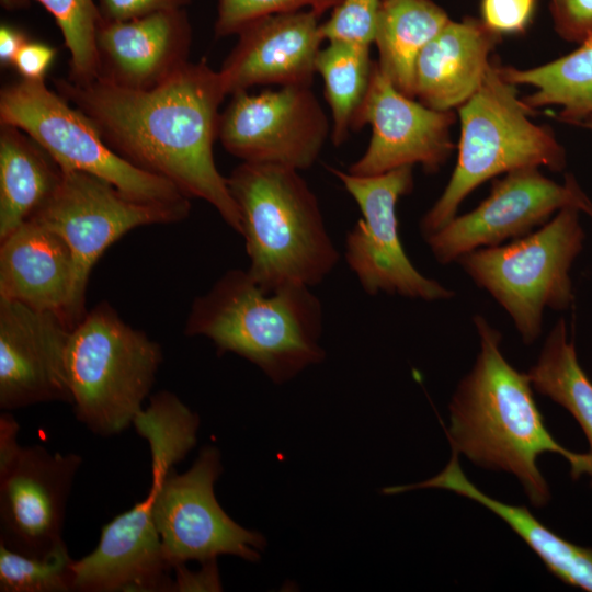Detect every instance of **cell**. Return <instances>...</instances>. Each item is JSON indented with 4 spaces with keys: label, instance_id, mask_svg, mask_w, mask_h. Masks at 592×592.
I'll return each instance as SVG.
<instances>
[{
    "label": "cell",
    "instance_id": "cell-38",
    "mask_svg": "<svg viewBox=\"0 0 592 592\" xmlns=\"http://www.w3.org/2000/svg\"><path fill=\"white\" fill-rule=\"evenodd\" d=\"M581 126L587 127L588 129L592 130V116L583 119L579 123Z\"/></svg>",
    "mask_w": 592,
    "mask_h": 592
},
{
    "label": "cell",
    "instance_id": "cell-33",
    "mask_svg": "<svg viewBox=\"0 0 592 592\" xmlns=\"http://www.w3.org/2000/svg\"><path fill=\"white\" fill-rule=\"evenodd\" d=\"M549 10L562 39L581 44L592 37V0H549Z\"/></svg>",
    "mask_w": 592,
    "mask_h": 592
},
{
    "label": "cell",
    "instance_id": "cell-7",
    "mask_svg": "<svg viewBox=\"0 0 592 592\" xmlns=\"http://www.w3.org/2000/svg\"><path fill=\"white\" fill-rule=\"evenodd\" d=\"M161 362L157 342L98 304L71 330L67 349L76 419L94 434H119L144 409Z\"/></svg>",
    "mask_w": 592,
    "mask_h": 592
},
{
    "label": "cell",
    "instance_id": "cell-6",
    "mask_svg": "<svg viewBox=\"0 0 592 592\" xmlns=\"http://www.w3.org/2000/svg\"><path fill=\"white\" fill-rule=\"evenodd\" d=\"M460 137L455 169L443 193L423 215L428 237L452 220L460 203L480 184L502 173L546 167L561 171L566 153L550 128L534 124L516 86L490 64L479 89L458 107Z\"/></svg>",
    "mask_w": 592,
    "mask_h": 592
},
{
    "label": "cell",
    "instance_id": "cell-34",
    "mask_svg": "<svg viewBox=\"0 0 592 592\" xmlns=\"http://www.w3.org/2000/svg\"><path fill=\"white\" fill-rule=\"evenodd\" d=\"M192 0H95L105 21H125L159 11L185 9Z\"/></svg>",
    "mask_w": 592,
    "mask_h": 592
},
{
    "label": "cell",
    "instance_id": "cell-25",
    "mask_svg": "<svg viewBox=\"0 0 592 592\" xmlns=\"http://www.w3.org/2000/svg\"><path fill=\"white\" fill-rule=\"evenodd\" d=\"M500 70L514 86L535 89L522 99L530 109L560 106L561 119L573 124L592 116V37L548 64L528 69L500 66Z\"/></svg>",
    "mask_w": 592,
    "mask_h": 592
},
{
    "label": "cell",
    "instance_id": "cell-16",
    "mask_svg": "<svg viewBox=\"0 0 592 592\" xmlns=\"http://www.w3.org/2000/svg\"><path fill=\"white\" fill-rule=\"evenodd\" d=\"M71 328L57 315L0 298V408L71 405L67 349Z\"/></svg>",
    "mask_w": 592,
    "mask_h": 592
},
{
    "label": "cell",
    "instance_id": "cell-10",
    "mask_svg": "<svg viewBox=\"0 0 592 592\" xmlns=\"http://www.w3.org/2000/svg\"><path fill=\"white\" fill-rule=\"evenodd\" d=\"M191 206L134 200L110 182L82 171H64L61 180L33 219L60 236L75 265V306L86 315L90 273L104 251L129 230L185 219Z\"/></svg>",
    "mask_w": 592,
    "mask_h": 592
},
{
    "label": "cell",
    "instance_id": "cell-23",
    "mask_svg": "<svg viewBox=\"0 0 592 592\" xmlns=\"http://www.w3.org/2000/svg\"><path fill=\"white\" fill-rule=\"evenodd\" d=\"M62 170L26 133L0 125V240L47 201Z\"/></svg>",
    "mask_w": 592,
    "mask_h": 592
},
{
    "label": "cell",
    "instance_id": "cell-18",
    "mask_svg": "<svg viewBox=\"0 0 592 592\" xmlns=\"http://www.w3.org/2000/svg\"><path fill=\"white\" fill-rule=\"evenodd\" d=\"M319 19L315 12L301 10L247 24L218 70L226 94L257 86L311 87L325 41Z\"/></svg>",
    "mask_w": 592,
    "mask_h": 592
},
{
    "label": "cell",
    "instance_id": "cell-27",
    "mask_svg": "<svg viewBox=\"0 0 592 592\" xmlns=\"http://www.w3.org/2000/svg\"><path fill=\"white\" fill-rule=\"evenodd\" d=\"M371 46L329 41L316 60V70L321 76L325 98L331 111L330 138L335 147L344 144L351 132L357 111L367 93L374 61Z\"/></svg>",
    "mask_w": 592,
    "mask_h": 592
},
{
    "label": "cell",
    "instance_id": "cell-29",
    "mask_svg": "<svg viewBox=\"0 0 592 592\" xmlns=\"http://www.w3.org/2000/svg\"><path fill=\"white\" fill-rule=\"evenodd\" d=\"M72 563L67 545L48 558L38 559L13 551L0 544V591H72Z\"/></svg>",
    "mask_w": 592,
    "mask_h": 592
},
{
    "label": "cell",
    "instance_id": "cell-14",
    "mask_svg": "<svg viewBox=\"0 0 592 592\" xmlns=\"http://www.w3.org/2000/svg\"><path fill=\"white\" fill-rule=\"evenodd\" d=\"M567 206L592 216L591 202L571 175L559 184L538 168L517 169L496 180L475 209L455 216L425 240L435 260L448 264L473 250L522 238Z\"/></svg>",
    "mask_w": 592,
    "mask_h": 592
},
{
    "label": "cell",
    "instance_id": "cell-5",
    "mask_svg": "<svg viewBox=\"0 0 592 592\" xmlns=\"http://www.w3.org/2000/svg\"><path fill=\"white\" fill-rule=\"evenodd\" d=\"M299 172L241 162L227 177L241 218L247 271L266 292L288 284L312 287L340 259L318 198Z\"/></svg>",
    "mask_w": 592,
    "mask_h": 592
},
{
    "label": "cell",
    "instance_id": "cell-17",
    "mask_svg": "<svg viewBox=\"0 0 592 592\" xmlns=\"http://www.w3.org/2000/svg\"><path fill=\"white\" fill-rule=\"evenodd\" d=\"M158 477L151 473L147 496L101 530L96 547L73 560L72 591L172 592L153 508Z\"/></svg>",
    "mask_w": 592,
    "mask_h": 592
},
{
    "label": "cell",
    "instance_id": "cell-26",
    "mask_svg": "<svg viewBox=\"0 0 592 592\" xmlns=\"http://www.w3.org/2000/svg\"><path fill=\"white\" fill-rule=\"evenodd\" d=\"M526 374L537 392L566 408L582 428L590 444L585 475L591 477L592 487V382L578 362L563 319L554 326L536 364Z\"/></svg>",
    "mask_w": 592,
    "mask_h": 592
},
{
    "label": "cell",
    "instance_id": "cell-9",
    "mask_svg": "<svg viewBox=\"0 0 592 592\" xmlns=\"http://www.w3.org/2000/svg\"><path fill=\"white\" fill-rule=\"evenodd\" d=\"M0 125L26 133L64 171L93 174L140 202L191 206L174 184L114 152L88 117L44 80L21 78L1 89Z\"/></svg>",
    "mask_w": 592,
    "mask_h": 592
},
{
    "label": "cell",
    "instance_id": "cell-3",
    "mask_svg": "<svg viewBox=\"0 0 592 592\" xmlns=\"http://www.w3.org/2000/svg\"><path fill=\"white\" fill-rule=\"evenodd\" d=\"M136 430L149 444L151 473L158 477L153 516L170 567L221 555L258 562L265 537L236 523L216 499L214 488L223 473L219 451L204 446L189 470H174L196 444L195 424L179 413L157 411L143 417Z\"/></svg>",
    "mask_w": 592,
    "mask_h": 592
},
{
    "label": "cell",
    "instance_id": "cell-8",
    "mask_svg": "<svg viewBox=\"0 0 592 592\" xmlns=\"http://www.w3.org/2000/svg\"><path fill=\"white\" fill-rule=\"evenodd\" d=\"M579 212L563 207L534 232L457 259L510 315L525 344L539 337L545 308L563 310L573 300L569 272L584 239Z\"/></svg>",
    "mask_w": 592,
    "mask_h": 592
},
{
    "label": "cell",
    "instance_id": "cell-22",
    "mask_svg": "<svg viewBox=\"0 0 592 592\" xmlns=\"http://www.w3.org/2000/svg\"><path fill=\"white\" fill-rule=\"evenodd\" d=\"M436 488L474 500L501 517L562 582L592 592V549L574 545L540 523L525 506L500 502L478 489L463 473L452 449L446 467L434 477L412 485L386 487L384 494Z\"/></svg>",
    "mask_w": 592,
    "mask_h": 592
},
{
    "label": "cell",
    "instance_id": "cell-15",
    "mask_svg": "<svg viewBox=\"0 0 592 592\" xmlns=\"http://www.w3.org/2000/svg\"><path fill=\"white\" fill-rule=\"evenodd\" d=\"M453 111H437L401 93L374 61L365 99L352 130L368 124L372 137L364 153L348 169L354 175L369 177L421 164L435 173L453 151Z\"/></svg>",
    "mask_w": 592,
    "mask_h": 592
},
{
    "label": "cell",
    "instance_id": "cell-2",
    "mask_svg": "<svg viewBox=\"0 0 592 592\" xmlns=\"http://www.w3.org/2000/svg\"><path fill=\"white\" fill-rule=\"evenodd\" d=\"M480 351L475 365L458 384L449 403L445 430L453 451L477 466L514 475L532 505L550 499L537 466L545 452L560 454L578 479L587 473L588 454H576L555 441L545 426L527 374L516 371L501 352V333L482 316L474 317Z\"/></svg>",
    "mask_w": 592,
    "mask_h": 592
},
{
    "label": "cell",
    "instance_id": "cell-31",
    "mask_svg": "<svg viewBox=\"0 0 592 592\" xmlns=\"http://www.w3.org/2000/svg\"><path fill=\"white\" fill-rule=\"evenodd\" d=\"M380 0H342L321 24L325 39L371 46Z\"/></svg>",
    "mask_w": 592,
    "mask_h": 592
},
{
    "label": "cell",
    "instance_id": "cell-36",
    "mask_svg": "<svg viewBox=\"0 0 592 592\" xmlns=\"http://www.w3.org/2000/svg\"><path fill=\"white\" fill-rule=\"evenodd\" d=\"M173 570L172 592L221 590L216 560L202 563L200 571H190L185 565L177 566Z\"/></svg>",
    "mask_w": 592,
    "mask_h": 592
},
{
    "label": "cell",
    "instance_id": "cell-13",
    "mask_svg": "<svg viewBox=\"0 0 592 592\" xmlns=\"http://www.w3.org/2000/svg\"><path fill=\"white\" fill-rule=\"evenodd\" d=\"M82 457L42 445L0 446V544L38 559L66 546L67 501Z\"/></svg>",
    "mask_w": 592,
    "mask_h": 592
},
{
    "label": "cell",
    "instance_id": "cell-28",
    "mask_svg": "<svg viewBox=\"0 0 592 592\" xmlns=\"http://www.w3.org/2000/svg\"><path fill=\"white\" fill-rule=\"evenodd\" d=\"M30 0H1L7 9L21 8ZM54 16L70 53L68 80L86 83L96 79L95 33L100 12L95 0H35Z\"/></svg>",
    "mask_w": 592,
    "mask_h": 592
},
{
    "label": "cell",
    "instance_id": "cell-4",
    "mask_svg": "<svg viewBox=\"0 0 592 592\" xmlns=\"http://www.w3.org/2000/svg\"><path fill=\"white\" fill-rule=\"evenodd\" d=\"M323 308L311 287L288 284L263 291L247 270L232 269L193 301L187 335L208 338L282 385L326 357L320 344Z\"/></svg>",
    "mask_w": 592,
    "mask_h": 592
},
{
    "label": "cell",
    "instance_id": "cell-1",
    "mask_svg": "<svg viewBox=\"0 0 592 592\" xmlns=\"http://www.w3.org/2000/svg\"><path fill=\"white\" fill-rule=\"evenodd\" d=\"M54 82L114 152L168 180L190 198L207 202L241 235L239 209L213 151L219 107L227 94L218 70L205 59L189 61L150 90L119 88L100 79Z\"/></svg>",
    "mask_w": 592,
    "mask_h": 592
},
{
    "label": "cell",
    "instance_id": "cell-20",
    "mask_svg": "<svg viewBox=\"0 0 592 592\" xmlns=\"http://www.w3.org/2000/svg\"><path fill=\"white\" fill-rule=\"evenodd\" d=\"M0 298L53 312L73 329L75 265L64 239L29 219L0 240Z\"/></svg>",
    "mask_w": 592,
    "mask_h": 592
},
{
    "label": "cell",
    "instance_id": "cell-12",
    "mask_svg": "<svg viewBox=\"0 0 592 592\" xmlns=\"http://www.w3.org/2000/svg\"><path fill=\"white\" fill-rule=\"evenodd\" d=\"M220 112L218 140L242 162L303 171L319 158L331 125L311 87H280L230 95Z\"/></svg>",
    "mask_w": 592,
    "mask_h": 592
},
{
    "label": "cell",
    "instance_id": "cell-21",
    "mask_svg": "<svg viewBox=\"0 0 592 592\" xmlns=\"http://www.w3.org/2000/svg\"><path fill=\"white\" fill-rule=\"evenodd\" d=\"M500 38L476 18L451 20L417 59L415 98L437 111L462 106L482 83Z\"/></svg>",
    "mask_w": 592,
    "mask_h": 592
},
{
    "label": "cell",
    "instance_id": "cell-37",
    "mask_svg": "<svg viewBox=\"0 0 592 592\" xmlns=\"http://www.w3.org/2000/svg\"><path fill=\"white\" fill-rule=\"evenodd\" d=\"M25 33L12 25L1 24L0 27V64L1 67L13 66V61L27 42Z\"/></svg>",
    "mask_w": 592,
    "mask_h": 592
},
{
    "label": "cell",
    "instance_id": "cell-32",
    "mask_svg": "<svg viewBox=\"0 0 592 592\" xmlns=\"http://www.w3.org/2000/svg\"><path fill=\"white\" fill-rule=\"evenodd\" d=\"M537 0H481V21L499 35L524 32L532 21Z\"/></svg>",
    "mask_w": 592,
    "mask_h": 592
},
{
    "label": "cell",
    "instance_id": "cell-30",
    "mask_svg": "<svg viewBox=\"0 0 592 592\" xmlns=\"http://www.w3.org/2000/svg\"><path fill=\"white\" fill-rule=\"evenodd\" d=\"M342 0H217L215 35H237L247 24L262 16L309 10L318 15L333 11Z\"/></svg>",
    "mask_w": 592,
    "mask_h": 592
},
{
    "label": "cell",
    "instance_id": "cell-19",
    "mask_svg": "<svg viewBox=\"0 0 592 592\" xmlns=\"http://www.w3.org/2000/svg\"><path fill=\"white\" fill-rule=\"evenodd\" d=\"M191 45L192 26L185 9L125 21L100 19L96 79L125 89H153L190 61Z\"/></svg>",
    "mask_w": 592,
    "mask_h": 592
},
{
    "label": "cell",
    "instance_id": "cell-24",
    "mask_svg": "<svg viewBox=\"0 0 592 592\" xmlns=\"http://www.w3.org/2000/svg\"><path fill=\"white\" fill-rule=\"evenodd\" d=\"M449 21L432 0H380L373 39L377 64L401 93L415 99L417 59Z\"/></svg>",
    "mask_w": 592,
    "mask_h": 592
},
{
    "label": "cell",
    "instance_id": "cell-35",
    "mask_svg": "<svg viewBox=\"0 0 592 592\" xmlns=\"http://www.w3.org/2000/svg\"><path fill=\"white\" fill-rule=\"evenodd\" d=\"M57 49L42 42L27 41L19 50L13 66L22 79L44 80Z\"/></svg>",
    "mask_w": 592,
    "mask_h": 592
},
{
    "label": "cell",
    "instance_id": "cell-11",
    "mask_svg": "<svg viewBox=\"0 0 592 592\" xmlns=\"http://www.w3.org/2000/svg\"><path fill=\"white\" fill-rule=\"evenodd\" d=\"M328 169L341 181L362 214L345 236L344 258L364 292L428 301L453 297L451 289L413 266L399 238L396 205L413 189L412 167L369 177Z\"/></svg>",
    "mask_w": 592,
    "mask_h": 592
}]
</instances>
